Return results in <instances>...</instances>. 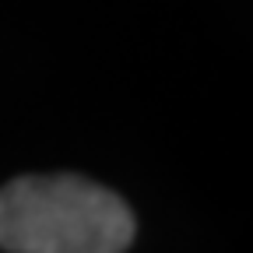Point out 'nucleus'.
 Wrapping results in <instances>:
<instances>
[{
	"instance_id": "nucleus-1",
	"label": "nucleus",
	"mask_w": 253,
	"mask_h": 253,
	"mask_svg": "<svg viewBox=\"0 0 253 253\" xmlns=\"http://www.w3.org/2000/svg\"><path fill=\"white\" fill-rule=\"evenodd\" d=\"M134 214L113 190L81 176H21L0 190V250L123 253Z\"/></svg>"
}]
</instances>
